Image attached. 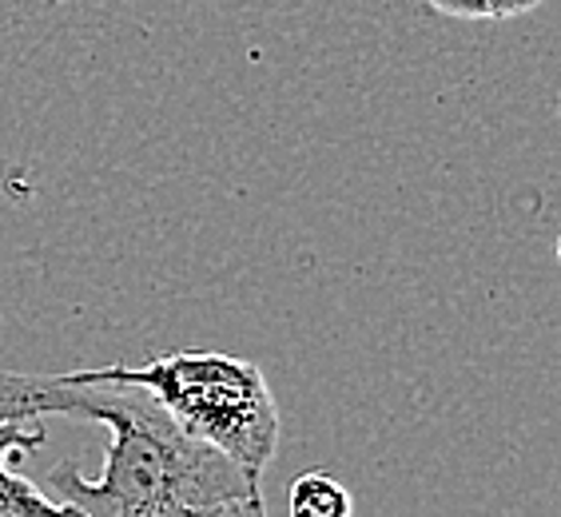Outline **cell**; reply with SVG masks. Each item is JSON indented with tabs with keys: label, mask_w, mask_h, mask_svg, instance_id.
Here are the masks:
<instances>
[{
	"label": "cell",
	"mask_w": 561,
	"mask_h": 517,
	"mask_svg": "<svg viewBox=\"0 0 561 517\" xmlns=\"http://www.w3.org/2000/svg\"><path fill=\"white\" fill-rule=\"evenodd\" d=\"M44 443V418H0V517H84L16 470V462L36 453Z\"/></svg>",
	"instance_id": "obj_3"
},
{
	"label": "cell",
	"mask_w": 561,
	"mask_h": 517,
	"mask_svg": "<svg viewBox=\"0 0 561 517\" xmlns=\"http://www.w3.org/2000/svg\"><path fill=\"white\" fill-rule=\"evenodd\" d=\"M84 418L108 430L104 470L56 466L44 490L84 517H180L187 509L255 497L263 478L248 474L216 446L199 443L140 387L72 375L0 370V418Z\"/></svg>",
	"instance_id": "obj_1"
},
{
	"label": "cell",
	"mask_w": 561,
	"mask_h": 517,
	"mask_svg": "<svg viewBox=\"0 0 561 517\" xmlns=\"http://www.w3.org/2000/svg\"><path fill=\"white\" fill-rule=\"evenodd\" d=\"M422 4L454 21H514L538 9L541 0H422Z\"/></svg>",
	"instance_id": "obj_5"
},
{
	"label": "cell",
	"mask_w": 561,
	"mask_h": 517,
	"mask_svg": "<svg viewBox=\"0 0 561 517\" xmlns=\"http://www.w3.org/2000/svg\"><path fill=\"white\" fill-rule=\"evenodd\" d=\"M180 517H267V506H263V494H255V497H239V502H224V506L187 509Z\"/></svg>",
	"instance_id": "obj_6"
},
{
	"label": "cell",
	"mask_w": 561,
	"mask_h": 517,
	"mask_svg": "<svg viewBox=\"0 0 561 517\" xmlns=\"http://www.w3.org/2000/svg\"><path fill=\"white\" fill-rule=\"evenodd\" d=\"M558 124H561V88H558Z\"/></svg>",
	"instance_id": "obj_8"
},
{
	"label": "cell",
	"mask_w": 561,
	"mask_h": 517,
	"mask_svg": "<svg viewBox=\"0 0 561 517\" xmlns=\"http://www.w3.org/2000/svg\"><path fill=\"white\" fill-rule=\"evenodd\" d=\"M100 382L140 387L160 402L192 438L216 446L248 474L263 478L279 450V406L255 363L219 351H175L144 367L84 370Z\"/></svg>",
	"instance_id": "obj_2"
},
{
	"label": "cell",
	"mask_w": 561,
	"mask_h": 517,
	"mask_svg": "<svg viewBox=\"0 0 561 517\" xmlns=\"http://www.w3.org/2000/svg\"><path fill=\"white\" fill-rule=\"evenodd\" d=\"M553 251H558V267H561V235H558V248H553Z\"/></svg>",
	"instance_id": "obj_7"
},
{
	"label": "cell",
	"mask_w": 561,
	"mask_h": 517,
	"mask_svg": "<svg viewBox=\"0 0 561 517\" xmlns=\"http://www.w3.org/2000/svg\"><path fill=\"white\" fill-rule=\"evenodd\" d=\"M287 514L291 517H355V497L339 478L311 470L299 474L287 490Z\"/></svg>",
	"instance_id": "obj_4"
}]
</instances>
